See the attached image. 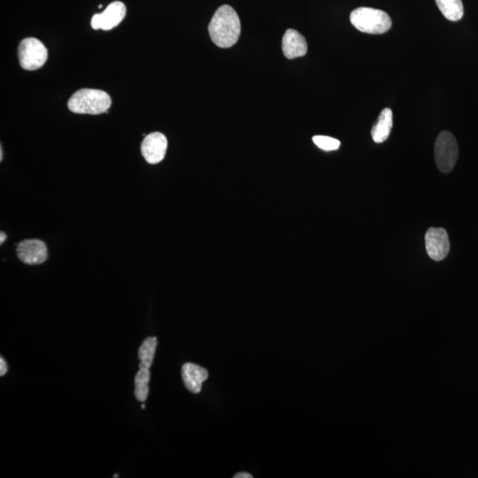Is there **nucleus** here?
Listing matches in <instances>:
<instances>
[{"label": "nucleus", "mask_w": 478, "mask_h": 478, "mask_svg": "<svg viewBox=\"0 0 478 478\" xmlns=\"http://www.w3.org/2000/svg\"><path fill=\"white\" fill-rule=\"evenodd\" d=\"M156 347V337H148L143 341L138 351V358L141 361L139 365L140 369H149L150 366H152Z\"/></svg>", "instance_id": "obj_14"}, {"label": "nucleus", "mask_w": 478, "mask_h": 478, "mask_svg": "<svg viewBox=\"0 0 478 478\" xmlns=\"http://www.w3.org/2000/svg\"><path fill=\"white\" fill-rule=\"evenodd\" d=\"M313 141L318 146L320 149L330 152V151H336L340 148V141L336 138H330L326 136H315L313 138Z\"/></svg>", "instance_id": "obj_16"}, {"label": "nucleus", "mask_w": 478, "mask_h": 478, "mask_svg": "<svg viewBox=\"0 0 478 478\" xmlns=\"http://www.w3.org/2000/svg\"><path fill=\"white\" fill-rule=\"evenodd\" d=\"M126 6L121 1L111 3L102 13L93 16L91 25L93 30L111 31L119 25L126 16Z\"/></svg>", "instance_id": "obj_6"}, {"label": "nucleus", "mask_w": 478, "mask_h": 478, "mask_svg": "<svg viewBox=\"0 0 478 478\" xmlns=\"http://www.w3.org/2000/svg\"><path fill=\"white\" fill-rule=\"evenodd\" d=\"M112 105L109 93L95 89H81L68 100V109L75 114H102Z\"/></svg>", "instance_id": "obj_2"}, {"label": "nucleus", "mask_w": 478, "mask_h": 478, "mask_svg": "<svg viewBox=\"0 0 478 478\" xmlns=\"http://www.w3.org/2000/svg\"><path fill=\"white\" fill-rule=\"evenodd\" d=\"M393 125V111L390 109H384L380 113L379 119H377L371 129V136L374 142L381 143L386 141L390 136Z\"/></svg>", "instance_id": "obj_12"}, {"label": "nucleus", "mask_w": 478, "mask_h": 478, "mask_svg": "<svg viewBox=\"0 0 478 478\" xmlns=\"http://www.w3.org/2000/svg\"><path fill=\"white\" fill-rule=\"evenodd\" d=\"M18 57L23 70L33 71L44 66L48 59V51L38 39L28 38L20 43Z\"/></svg>", "instance_id": "obj_5"}, {"label": "nucleus", "mask_w": 478, "mask_h": 478, "mask_svg": "<svg viewBox=\"0 0 478 478\" xmlns=\"http://www.w3.org/2000/svg\"><path fill=\"white\" fill-rule=\"evenodd\" d=\"M282 48L286 58L293 60L307 55L308 43L299 32L290 28L283 35Z\"/></svg>", "instance_id": "obj_10"}, {"label": "nucleus", "mask_w": 478, "mask_h": 478, "mask_svg": "<svg viewBox=\"0 0 478 478\" xmlns=\"http://www.w3.org/2000/svg\"><path fill=\"white\" fill-rule=\"evenodd\" d=\"M210 38L220 48H229L239 41L240 19L233 7L224 5L217 10L208 26Z\"/></svg>", "instance_id": "obj_1"}, {"label": "nucleus", "mask_w": 478, "mask_h": 478, "mask_svg": "<svg viewBox=\"0 0 478 478\" xmlns=\"http://www.w3.org/2000/svg\"><path fill=\"white\" fill-rule=\"evenodd\" d=\"M118 477H119V476H118V474H116V475L114 476V478H116Z\"/></svg>", "instance_id": "obj_22"}, {"label": "nucleus", "mask_w": 478, "mask_h": 478, "mask_svg": "<svg viewBox=\"0 0 478 478\" xmlns=\"http://www.w3.org/2000/svg\"><path fill=\"white\" fill-rule=\"evenodd\" d=\"M435 161L438 170L449 173L455 168L459 157V147L455 136L449 131L441 132L435 143Z\"/></svg>", "instance_id": "obj_4"}, {"label": "nucleus", "mask_w": 478, "mask_h": 478, "mask_svg": "<svg viewBox=\"0 0 478 478\" xmlns=\"http://www.w3.org/2000/svg\"><path fill=\"white\" fill-rule=\"evenodd\" d=\"M0 235H1V244H3L4 241H5L6 239V237L5 233L3 232L0 233Z\"/></svg>", "instance_id": "obj_19"}, {"label": "nucleus", "mask_w": 478, "mask_h": 478, "mask_svg": "<svg viewBox=\"0 0 478 478\" xmlns=\"http://www.w3.org/2000/svg\"><path fill=\"white\" fill-rule=\"evenodd\" d=\"M182 377L185 386L190 393H200L202 384L208 379V372L202 366L185 363L182 368Z\"/></svg>", "instance_id": "obj_11"}, {"label": "nucleus", "mask_w": 478, "mask_h": 478, "mask_svg": "<svg viewBox=\"0 0 478 478\" xmlns=\"http://www.w3.org/2000/svg\"><path fill=\"white\" fill-rule=\"evenodd\" d=\"M351 23L363 33L380 35L391 28L389 16L382 10L359 7L350 14Z\"/></svg>", "instance_id": "obj_3"}, {"label": "nucleus", "mask_w": 478, "mask_h": 478, "mask_svg": "<svg viewBox=\"0 0 478 478\" xmlns=\"http://www.w3.org/2000/svg\"><path fill=\"white\" fill-rule=\"evenodd\" d=\"M0 156H1V157H0V161H2V159H3V151H2V147H1V149H0Z\"/></svg>", "instance_id": "obj_20"}, {"label": "nucleus", "mask_w": 478, "mask_h": 478, "mask_svg": "<svg viewBox=\"0 0 478 478\" xmlns=\"http://www.w3.org/2000/svg\"><path fill=\"white\" fill-rule=\"evenodd\" d=\"M234 478H253L254 477L250 475L249 473H246V472H240L237 474L234 477Z\"/></svg>", "instance_id": "obj_18"}, {"label": "nucleus", "mask_w": 478, "mask_h": 478, "mask_svg": "<svg viewBox=\"0 0 478 478\" xmlns=\"http://www.w3.org/2000/svg\"><path fill=\"white\" fill-rule=\"evenodd\" d=\"M425 246L428 255L435 261H440L447 256L450 251V242L447 231L443 228H430L425 235Z\"/></svg>", "instance_id": "obj_7"}, {"label": "nucleus", "mask_w": 478, "mask_h": 478, "mask_svg": "<svg viewBox=\"0 0 478 478\" xmlns=\"http://www.w3.org/2000/svg\"><path fill=\"white\" fill-rule=\"evenodd\" d=\"M168 139L163 133L153 132L146 136L141 143V153L149 164H158L166 156Z\"/></svg>", "instance_id": "obj_8"}, {"label": "nucleus", "mask_w": 478, "mask_h": 478, "mask_svg": "<svg viewBox=\"0 0 478 478\" xmlns=\"http://www.w3.org/2000/svg\"><path fill=\"white\" fill-rule=\"evenodd\" d=\"M6 372H7L6 363L5 362V359H4L1 357L0 358V376H3L4 375H6Z\"/></svg>", "instance_id": "obj_17"}, {"label": "nucleus", "mask_w": 478, "mask_h": 478, "mask_svg": "<svg viewBox=\"0 0 478 478\" xmlns=\"http://www.w3.org/2000/svg\"><path fill=\"white\" fill-rule=\"evenodd\" d=\"M17 256L25 264L38 265L48 260V251L46 244L39 239H27L17 246Z\"/></svg>", "instance_id": "obj_9"}, {"label": "nucleus", "mask_w": 478, "mask_h": 478, "mask_svg": "<svg viewBox=\"0 0 478 478\" xmlns=\"http://www.w3.org/2000/svg\"><path fill=\"white\" fill-rule=\"evenodd\" d=\"M149 369H140L135 379V396L140 402H145L149 393Z\"/></svg>", "instance_id": "obj_15"}, {"label": "nucleus", "mask_w": 478, "mask_h": 478, "mask_svg": "<svg viewBox=\"0 0 478 478\" xmlns=\"http://www.w3.org/2000/svg\"><path fill=\"white\" fill-rule=\"evenodd\" d=\"M141 408H142V409H145V408H146V406L143 405V404H142Z\"/></svg>", "instance_id": "obj_21"}, {"label": "nucleus", "mask_w": 478, "mask_h": 478, "mask_svg": "<svg viewBox=\"0 0 478 478\" xmlns=\"http://www.w3.org/2000/svg\"><path fill=\"white\" fill-rule=\"evenodd\" d=\"M438 9L447 20L457 21L465 14L462 0H436Z\"/></svg>", "instance_id": "obj_13"}]
</instances>
